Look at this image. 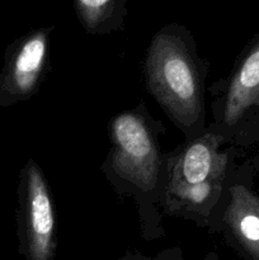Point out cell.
Returning a JSON list of instances; mask_svg holds the SVG:
<instances>
[{
	"label": "cell",
	"mask_w": 259,
	"mask_h": 260,
	"mask_svg": "<svg viewBox=\"0 0 259 260\" xmlns=\"http://www.w3.org/2000/svg\"><path fill=\"white\" fill-rule=\"evenodd\" d=\"M178 25H168L154 36L147 51L146 79L150 91L168 113L184 126L202 112L198 74Z\"/></svg>",
	"instance_id": "1"
},
{
	"label": "cell",
	"mask_w": 259,
	"mask_h": 260,
	"mask_svg": "<svg viewBox=\"0 0 259 260\" xmlns=\"http://www.w3.org/2000/svg\"><path fill=\"white\" fill-rule=\"evenodd\" d=\"M112 167L118 175L142 190L151 189L159 172V154L140 116L123 113L112 122Z\"/></svg>",
	"instance_id": "2"
},
{
	"label": "cell",
	"mask_w": 259,
	"mask_h": 260,
	"mask_svg": "<svg viewBox=\"0 0 259 260\" xmlns=\"http://www.w3.org/2000/svg\"><path fill=\"white\" fill-rule=\"evenodd\" d=\"M23 253L27 260H52L56 218L40 168L30 160L23 170Z\"/></svg>",
	"instance_id": "3"
},
{
	"label": "cell",
	"mask_w": 259,
	"mask_h": 260,
	"mask_svg": "<svg viewBox=\"0 0 259 260\" xmlns=\"http://www.w3.org/2000/svg\"><path fill=\"white\" fill-rule=\"evenodd\" d=\"M51 29L32 30L8 48L0 73V106L24 101L35 93L47 60Z\"/></svg>",
	"instance_id": "4"
},
{
	"label": "cell",
	"mask_w": 259,
	"mask_h": 260,
	"mask_svg": "<svg viewBox=\"0 0 259 260\" xmlns=\"http://www.w3.org/2000/svg\"><path fill=\"white\" fill-rule=\"evenodd\" d=\"M220 137L206 135L188 145L170 170L168 189L216 183L225 175L226 155L218 154Z\"/></svg>",
	"instance_id": "5"
},
{
	"label": "cell",
	"mask_w": 259,
	"mask_h": 260,
	"mask_svg": "<svg viewBox=\"0 0 259 260\" xmlns=\"http://www.w3.org/2000/svg\"><path fill=\"white\" fill-rule=\"evenodd\" d=\"M259 106V33L249 46L230 80L226 94L223 122L235 126Z\"/></svg>",
	"instance_id": "6"
},
{
	"label": "cell",
	"mask_w": 259,
	"mask_h": 260,
	"mask_svg": "<svg viewBox=\"0 0 259 260\" xmlns=\"http://www.w3.org/2000/svg\"><path fill=\"white\" fill-rule=\"evenodd\" d=\"M225 222L248 260H259V196L244 184L230 188Z\"/></svg>",
	"instance_id": "7"
},
{
	"label": "cell",
	"mask_w": 259,
	"mask_h": 260,
	"mask_svg": "<svg viewBox=\"0 0 259 260\" xmlns=\"http://www.w3.org/2000/svg\"><path fill=\"white\" fill-rule=\"evenodd\" d=\"M79 20L88 32H103L117 25L126 12V0H74Z\"/></svg>",
	"instance_id": "8"
},
{
	"label": "cell",
	"mask_w": 259,
	"mask_h": 260,
	"mask_svg": "<svg viewBox=\"0 0 259 260\" xmlns=\"http://www.w3.org/2000/svg\"><path fill=\"white\" fill-rule=\"evenodd\" d=\"M155 260H170V259H165V258H159V259H155Z\"/></svg>",
	"instance_id": "9"
}]
</instances>
